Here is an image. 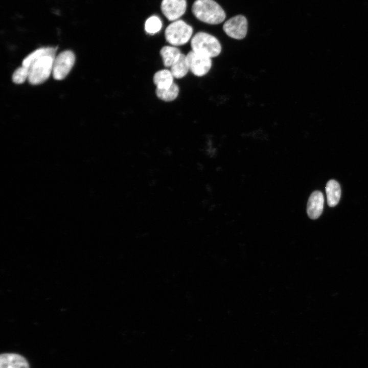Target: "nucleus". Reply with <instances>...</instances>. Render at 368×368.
Returning <instances> with one entry per match:
<instances>
[{
    "label": "nucleus",
    "instance_id": "obj_1",
    "mask_svg": "<svg viewBox=\"0 0 368 368\" xmlns=\"http://www.w3.org/2000/svg\"><path fill=\"white\" fill-rule=\"evenodd\" d=\"M56 48L44 47L37 49L22 61V65L28 68V81L32 85L45 82L52 73Z\"/></svg>",
    "mask_w": 368,
    "mask_h": 368
},
{
    "label": "nucleus",
    "instance_id": "obj_2",
    "mask_svg": "<svg viewBox=\"0 0 368 368\" xmlns=\"http://www.w3.org/2000/svg\"><path fill=\"white\" fill-rule=\"evenodd\" d=\"M192 11L198 20L211 25L221 23L226 16L223 9L214 0H196Z\"/></svg>",
    "mask_w": 368,
    "mask_h": 368
},
{
    "label": "nucleus",
    "instance_id": "obj_3",
    "mask_svg": "<svg viewBox=\"0 0 368 368\" xmlns=\"http://www.w3.org/2000/svg\"><path fill=\"white\" fill-rule=\"evenodd\" d=\"M191 47L192 51L211 58L218 56L221 52L219 40L204 32H199L192 37Z\"/></svg>",
    "mask_w": 368,
    "mask_h": 368
},
{
    "label": "nucleus",
    "instance_id": "obj_4",
    "mask_svg": "<svg viewBox=\"0 0 368 368\" xmlns=\"http://www.w3.org/2000/svg\"><path fill=\"white\" fill-rule=\"evenodd\" d=\"M193 28L181 19L173 21L165 31L166 41L171 45L179 46L186 44L192 38Z\"/></svg>",
    "mask_w": 368,
    "mask_h": 368
},
{
    "label": "nucleus",
    "instance_id": "obj_5",
    "mask_svg": "<svg viewBox=\"0 0 368 368\" xmlns=\"http://www.w3.org/2000/svg\"><path fill=\"white\" fill-rule=\"evenodd\" d=\"M75 61V54L70 50L64 51L55 56L52 69L54 79L60 80L65 78L72 68Z\"/></svg>",
    "mask_w": 368,
    "mask_h": 368
},
{
    "label": "nucleus",
    "instance_id": "obj_6",
    "mask_svg": "<svg viewBox=\"0 0 368 368\" xmlns=\"http://www.w3.org/2000/svg\"><path fill=\"white\" fill-rule=\"evenodd\" d=\"M186 56L189 70L195 76L202 77L210 71L212 65L211 58L192 50L186 55Z\"/></svg>",
    "mask_w": 368,
    "mask_h": 368
},
{
    "label": "nucleus",
    "instance_id": "obj_7",
    "mask_svg": "<svg viewBox=\"0 0 368 368\" xmlns=\"http://www.w3.org/2000/svg\"><path fill=\"white\" fill-rule=\"evenodd\" d=\"M248 22L246 18L242 15L234 16L225 22L223 29L229 37L242 39L247 34Z\"/></svg>",
    "mask_w": 368,
    "mask_h": 368
},
{
    "label": "nucleus",
    "instance_id": "obj_8",
    "mask_svg": "<svg viewBox=\"0 0 368 368\" xmlns=\"http://www.w3.org/2000/svg\"><path fill=\"white\" fill-rule=\"evenodd\" d=\"M160 9L170 21H175L184 14L187 9L186 0H162Z\"/></svg>",
    "mask_w": 368,
    "mask_h": 368
},
{
    "label": "nucleus",
    "instance_id": "obj_9",
    "mask_svg": "<svg viewBox=\"0 0 368 368\" xmlns=\"http://www.w3.org/2000/svg\"><path fill=\"white\" fill-rule=\"evenodd\" d=\"M324 198L322 193L318 191L313 192L309 198L307 212L312 219L318 218L323 211Z\"/></svg>",
    "mask_w": 368,
    "mask_h": 368
},
{
    "label": "nucleus",
    "instance_id": "obj_10",
    "mask_svg": "<svg viewBox=\"0 0 368 368\" xmlns=\"http://www.w3.org/2000/svg\"><path fill=\"white\" fill-rule=\"evenodd\" d=\"M0 368H29L27 360L14 353H5L0 356Z\"/></svg>",
    "mask_w": 368,
    "mask_h": 368
},
{
    "label": "nucleus",
    "instance_id": "obj_11",
    "mask_svg": "<svg viewBox=\"0 0 368 368\" xmlns=\"http://www.w3.org/2000/svg\"><path fill=\"white\" fill-rule=\"evenodd\" d=\"M160 55L165 67H171L178 59L182 53L175 46H164L160 50Z\"/></svg>",
    "mask_w": 368,
    "mask_h": 368
},
{
    "label": "nucleus",
    "instance_id": "obj_12",
    "mask_svg": "<svg viewBox=\"0 0 368 368\" xmlns=\"http://www.w3.org/2000/svg\"><path fill=\"white\" fill-rule=\"evenodd\" d=\"M174 78L170 70L163 69L154 74L153 81L156 88L166 89L170 87L174 83Z\"/></svg>",
    "mask_w": 368,
    "mask_h": 368
},
{
    "label": "nucleus",
    "instance_id": "obj_13",
    "mask_svg": "<svg viewBox=\"0 0 368 368\" xmlns=\"http://www.w3.org/2000/svg\"><path fill=\"white\" fill-rule=\"evenodd\" d=\"M326 192L328 205L330 207L336 206L341 196V189L338 182L335 180H330L326 184Z\"/></svg>",
    "mask_w": 368,
    "mask_h": 368
},
{
    "label": "nucleus",
    "instance_id": "obj_14",
    "mask_svg": "<svg viewBox=\"0 0 368 368\" xmlns=\"http://www.w3.org/2000/svg\"><path fill=\"white\" fill-rule=\"evenodd\" d=\"M189 67L186 55L182 53L178 59L171 66L170 71L174 78L180 79L188 73Z\"/></svg>",
    "mask_w": 368,
    "mask_h": 368
},
{
    "label": "nucleus",
    "instance_id": "obj_15",
    "mask_svg": "<svg viewBox=\"0 0 368 368\" xmlns=\"http://www.w3.org/2000/svg\"><path fill=\"white\" fill-rule=\"evenodd\" d=\"M179 92V86L174 82L168 88L155 89L156 97L160 100L165 102H170L176 99Z\"/></svg>",
    "mask_w": 368,
    "mask_h": 368
},
{
    "label": "nucleus",
    "instance_id": "obj_16",
    "mask_svg": "<svg viewBox=\"0 0 368 368\" xmlns=\"http://www.w3.org/2000/svg\"><path fill=\"white\" fill-rule=\"evenodd\" d=\"M162 22L157 16H152L148 18L145 24V30L150 34H154L162 29Z\"/></svg>",
    "mask_w": 368,
    "mask_h": 368
},
{
    "label": "nucleus",
    "instance_id": "obj_17",
    "mask_svg": "<svg viewBox=\"0 0 368 368\" xmlns=\"http://www.w3.org/2000/svg\"><path fill=\"white\" fill-rule=\"evenodd\" d=\"M28 68L24 66L17 68L13 74L12 80L16 84H21L28 79Z\"/></svg>",
    "mask_w": 368,
    "mask_h": 368
}]
</instances>
